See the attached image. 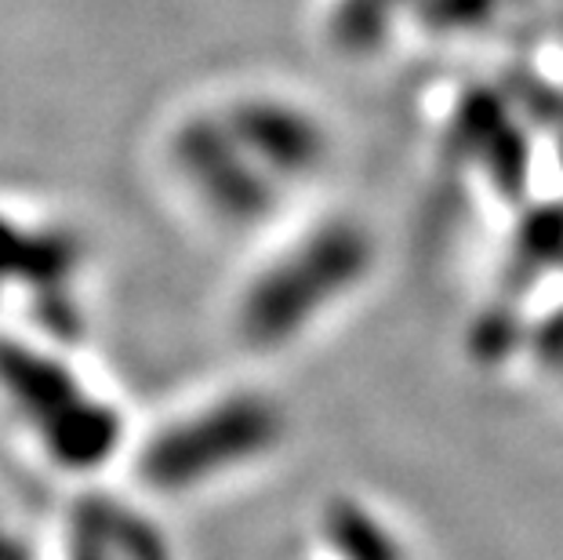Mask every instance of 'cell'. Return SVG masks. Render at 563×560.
Instances as JSON below:
<instances>
[{
    "mask_svg": "<svg viewBox=\"0 0 563 560\" xmlns=\"http://www.w3.org/2000/svg\"><path fill=\"white\" fill-rule=\"evenodd\" d=\"M323 531L342 560H407L400 542L386 531V524H378V517H371L364 506L350 503V498L328 509Z\"/></svg>",
    "mask_w": 563,
    "mask_h": 560,
    "instance_id": "obj_3",
    "label": "cell"
},
{
    "mask_svg": "<svg viewBox=\"0 0 563 560\" xmlns=\"http://www.w3.org/2000/svg\"><path fill=\"white\" fill-rule=\"evenodd\" d=\"M0 560H26V553H22V546L11 542L4 531H0Z\"/></svg>",
    "mask_w": 563,
    "mask_h": 560,
    "instance_id": "obj_4",
    "label": "cell"
},
{
    "mask_svg": "<svg viewBox=\"0 0 563 560\" xmlns=\"http://www.w3.org/2000/svg\"><path fill=\"white\" fill-rule=\"evenodd\" d=\"M280 437V415L258 397H233L200 419L161 433L142 455V476L153 487H189L230 470L233 462L262 455Z\"/></svg>",
    "mask_w": 563,
    "mask_h": 560,
    "instance_id": "obj_2",
    "label": "cell"
},
{
    "mask_svg": "<svg viewBox=\"0 0 563 560\" xmlns=\"http://www.w3.org/2000/svg\"><path fill=\"white\" fill-rule=\"evenodd\" d=\"M0 383L33 419L52 455L69 470H91L117 448V415L84 397L55 364L0 342Z\"/></svg>",
    "mask_w": 563,
    "mask_h": 560,
    "instance_id": "obj_1",
    "label": "cell"
}]
</instances>
